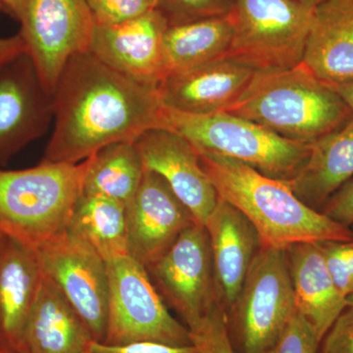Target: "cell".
<instances>
[{"label": "cell", "mask_w": 353, "mask_h": 353, "mask_svg": "<svg viewBox=\"0 0 353 353\" xmlns=\"http://www.w3.org/2000/svg\"><path fill=\"white\" fill-rule=\"evenodd\" d=\"M54 129L41 162L77 164L104 146L159 128L157 87L123 75L90 51L70 58L52 94Z\"/></svg>", "instance_id": "1"}, {"label": "cell", "mask_w": 353, "mask_h": 353, "mask_svg": "<svg viewBox=\"0 0 353 353\" xmlns=\"http://www.w3.org/2000/svg\"><path fill=\"white\" fill-rule=\"evenodd\" d=\"M199 154L218 196L252 223L262 245L285 250L294 243L353 240L350 228L309 208L285 181L232 158Z\"/></svg>", "instance_id": "2"}, {"label": "cell", "mask_w": 353, "mask_h": 353, "mask_svg": "<svg viewBox=\"0 0 353 353\" xmlns=\"http://www.w3.org/2000/svg\"><path fill=\"white\" fill-rule=\"evenodd\" d=\"M225 112L255 123L290 141L313 143L352 119L350 109L303 63L279 71H257Z\"/></svg>", "instance_id": "3"}, {"label": "cell", "mask_w": 353, "mask_h": 353, "mask_svg": "<svg viewBox=\"0 0 353 353\" xmlns=\"http://www.w3.org/2000/svg\"><path fill=\"white\" fill-rule=\"evenodd\" d=\"M90 158L80 163H46L0 168V233L37 250L65 233Z\"/></svg>", "instance_id": "4"}, {"label": "cell", "mask_w": 353, "mask_h": 353, "mask_svg": "<svg viewBox=\"0 0 353 353\" xmlns=\"http://www.w3.org/2000/svg\"><path fill=\"white\" fill-rule=\"evenodd\" d=\"M159 128L180 134L199 153L232 158L285 182L297 175L310 152L311 143L282 138L225 111L194 115L164 108Z\"/></svg>", "instance_id": "5"}, {"label": "cell", "mask_w": 353, "mask_h": 353, "mask_svg": "<svg viewBox=\"0 0 353 353\" xmlns=\"http://www.w3.org/2000/svg\"><path fill=\"white\" fill-rule=\"evenodd\" d=\"M296 311L287 250L262 245L226 314L236 352H268Z\"/></svg>", "instance_id": "6"}, {"label": "cell", "mask_w": 353, "mask_h": 353, "mask_svg": "<svg viewBox=\"0 0 353 353\" xmlns=\"http://www.w3.org/2000/svg\"><path fill=\"white\" fill-rule=\"evenodd\" d=\"M233 39L226 57L257 71L294 68L303 62L314 9L297 0H236Z\"/></svg>", "instance_id": "7"}, {"label": "cell", "mask_w": 353, "mask_h": 353, "mask_svg": "<svg viewBox=\"0 0 353 353\" xmlns=\"http://www.w3.org/2000/svg\"><path fill=\"white\" fill-rule=\"evenodd\" d=\"M108 263V325L103 343L120 345L152 341L192 345L190 330L172 316L145 266L126 254Z\"/></svg>", "instance_id": "8"}, {"label": "cell", "mask_w": 353, "mask_h": 353, "mask_svg": "<svg viewBox=\"0 0 353 353\" xmlns=\"http://www.w3.org/2000/svg\"><path fill=\"white\" fill-rule=\"evenodd\" d=\"M44 87L54 92L65 65L90 50L95 23L87 0H19L13 13Z\"/></svg>", "instance_id": "9"}, {"label": "cell", "mask_w": 353, "mask_h": 353, "mask_svg": "<svg viewBox=\"0 0 353 353\" xmlns=\"http://www.w3.org/2000/svg\"><path fill=\"white\" fill-rule=\"evenodd\" d=\"M164 303L192 331L218 301L208 230L194 224L153 263L145 266Z\"/></svg>", "instance_id": "10"}, {"label": "cell", "mask_w": 353, "mask_h": 353, "mask_svg": "<svg viewBox=\"0 0 353 353\" xmlns=\"http://www.w3.org/2000/svg\"><path fill=\"white\" fill-rule=\"evenodd\" d=\"M43 273L82 318L94 341L103 343L108 325V263L68 232L36 250Z\"/></svg>", "instance_id": "11"}, {"label": "cell", "mask_w": 353, "mask_h": 353, "mask_svg": "<svg viewBox=\"0 0 353 353\" xmlns=\"http://www.w3.org/2000/svg\"><path fill=\"white\" fill-rule=\"evenodd\" d=\"M52 95L27 52L0 66V168L48 132Z\"/></svg>", "instance_id": "12"}, {"label": "cell", "mask_w": 353, "mask_h": 353, "mask_svg": "<svg viewBox=\"0 0 353 353\" xmlns=\"http://www.w3.org/2000/svg\"><path fill=\"white\" fill-rule=\"evenodd\" d=\"M168 21L158 9L113 25H95L90 52L132 80L158 87L166 77Z\"/></svg>", "instance_id": "13"}, {"label": "cell", "mask_w": 353, "mask_h": 353, "mask_svg": "<svg viewBox=\"0 0 353 353\" xmlns=\"http://www.w3.org/2000/svg\"><path fill=\"white\" fill-rule=\"evenodd\" d=\"M194 224V215L168 183L145 169L138 192L127 206L129 255L148 266Z\"/></svg>", "instance_id": "14"}, {"label": "cell", "mask_w": 353, "mask_h": 353, "mask_svg": "<svg viewBox=\"0 0 353 353\" xmlns=\"http://www.w3.org/2000/svg\"><path fill=\"white\" fill-rule=\"evenodd\" d=\"M134 143L145 168L161 176L190 209L197 224L205 227L219 196L194 145L180 134L162 128L143 132Z\"/></svg>", "instance_id": "15"}, {"label": "cell", "mask_w": 353, "mask_h": 353, "mask_svg": "<svg viewBox=\"0 0 353 353\" xmlns=\"http://www.w3.org/2000/svg\"><path fill=\"white\" fill-rule=\"evenodd\" d=\"M255 71L229 58L169 74L157 90L164 108L206 115L226 111L238 101Z\"/></svg>", "instance_id": "16"}, {"label": "cell", "mask_w": 353, "mask_h": 353, "mask_svg": "<svg viewBox=\"0 0 353 353\" xmlns=\"http://www.w3.org/2000/svg\"><path fill=\"white\" fill-rule=\"evenodd\" d=\"M205 228L218 301L227 314L238 299L253 259L263 245L252 223L220 197Z\"/></svg>", "instance_id": "17"}, {"label": "cell", "mask_w": 353, "mask_h": 353, "mask_svg": "<svg viewBox=\"0 0 353 353\" xmlns=\"http://www.w3.org/2000/svg\"><path fill=\"white\" fill-rule=\"evenodd\" d=\"M43 275L36 250L6 236L0 248V347L25 353V327Z\"/></svg>", "instance_id": "18"}, {"label": "cell", "mask_w": 353, "mask_h": 353, "mask_svg": "<svg viewBox=\"0 0 353 353\" xmlns=\"http://www.w3.org/2000/svg\"><path fill=\"white\" fill-rule=\"evenodd\" d=\"M301 63L327 85L353 81V0L316 7Z\"/></svg>", "instance_id": "19"}, {"label": "cell", "mask_w": 353, "mask_h": 353, "mask_svg": "<svg viewBox=\"0 0 353 353\" xmlns=\"http://www.w3.org/2000/svg\"><path fill=\"white\" fill-rule=\"evenodd\" d=\"M92 340L82 318L43 273L25 327V353H85Z\"/></svg>", "instance_id": "20"}, {"label": "cell", "mask_w": 353, "mask_h": 353, "mask_svg": "<svg viewBox=\"0 0 353 353\" xmlns=\"http://www.w3.org/2000/svg\"><path fill=\"white\" fill-rule=\"evenodd\" d=\"M297 311L314 327L320 341L348 305L328 270L317 243L285 248Z\"/></svg>", "instance_id": "21"}, {"label": "cell", "mask_w": 353, "mask_h": 353, "mask_svg": "<svg viewBox=\"0 0 353 353\" xmlns=\"http://www.w3.org/2000/svg\"><path fill=\"white\" fill-rule=\"evenodd\" d=\"M352 178L353 122L350 120L345 126L310 143L307 160L288 183L306 205L320 211Z\"/></svg>", "instance_id": "22"}, {"label": "cell", "mask_w": 353, "mask_h": 353, "mask_svg": "<svg viewBox=\"0 0 353 353\" xmlns=\"http://www.w3.org/2000/svg\"><path fill=\"white\" fill-rule=\"evenodd\" d=\"M67 232L92 248L105 262L129 254L127 208L114 199L82 194Z\"/></svg>", "instance_id": "23"}, {"label": "cell", "mask_w": 353, "mask_h": 353, "mask_svg": "<svg viewBox=\"0 0 353 353\" xmlns=\"http://www.w3.org/2000/svg\"><path fill=\"white\" fill-rule=\"evenodd\" d=\"M233 32L230 15L169 26L164 38L167 75L225 58Z\"/></svg>", "instance_id": "24"}, {"label": "cell", "mask_w": 353, "mask_h": 353, "mask_svg": "<svg viewBox=\"0 0 353 353\" xmlns=\"http://www.w3.org/2000/svg\"><path fill=\"white\" fill-rule=\"evenodd\" d=\"M88 158L83 194L108 197L127 208L136 196L145 170L134 141L111 143Z\"/></svg>", "instance_id": "25"}, {"label": "cell", "mask_w": 353, "mask_h": 353, "mask_svg": "<svg viewBox=\"0 0 353 353\" xmlns=\"http://www.w3.org/2000/svg\"><path fill=\"white\" fill-rule=\"evenodd\" d=\"M236 0H158L157 9L169 26L187 24L210 18L226 17Z\"/></svg>", "instance_id": "26"}, {"label": "cell", "mask_w": 353, "mask_h": 353, "mask_svg": "<svg viewBox=\"0 0 353 353\" xmlns=\"http://www.w3.org/2000/svg\"><path fill=\"white\" fill-rule=\"evenodd\" d=\"M190 333L197 353H236L228 329L226 311L220 303Z\"/></svg>", "instance_id": "27"}, {"label": "cell", "mask_w": 353, "mask_h": 353, "mask_svg": "<svg viewBox=\"0 0 353 353\" xmlns=\"http://www.w3.org/2000/svg\"><path fill=\"white\" fill-rule=\"evenodd\" d=\"M334 285L341 294L353 303V240L317 243Z\"/></svg>", "instance_id": "28"}, {"label": "cell", "mask_w": 353, "mask_h": 353, "mask_svg": "<svg viewBox=\"0 0 353 353\" xmlns=\"http://www.w3.org/2000/svg\"><path fill=\"white\" fill-rule=\"evenodd\" d=\"M158 0H87L95 25H113L157 9Z\"/></svg>", "instance_id": "29"}, {"label": "cell", "mask_w": 353, "mask_h": 353, "mask_svg": "<svg viewBox=\"0 0 353 353\" xmlns=\"http://www.w3.org/2000/svg\"><path fill=\"white\" fill-rule=\"evenodd\" d=\"M320 343L314 327L296 311L284 333L267 353H318Z\"/></svg>", "instance_id": "30"}, {"label": "cell", "mask_w": 353, "mask_h": 353, "mask_svg": "<svg viewBox=\"0 0 353 353\" xmlns=\"http://www.w3.org/2000/svg\"><path fill=\"white\" fill-rule=\"evenodd\" d=\"M320 345L318 353H353V303L343 309Z\"/></svg>", "instance_id": "31"}, {"label": "cell", "mask_w": 353, "mask_h": 353, "mask_svg": "<svg viewBox=\"0 0 353 353\" xmlns=\"http://www.w3.org/2000/svg\"><path fill=\"white\" fill-rule=\"evenodd\" d=\"M85 353H197L194 345L173 347L152 341H138L127 345H112L92 340Z\"/></svg>", "instance_id": "32"}, {"label": "cell", "mask_w": 353, "mask_h": 353, "mask_svg": "<svg viewBox=\"0 0 353 353\" xmlns=\"http://www.w3.org/2000/svg\"><path fill=\"white\" fill-rule=\"evenodd\" d=\"M321 212L343 226H353V178L330 197Z\"/></svg>", "instance_id": "33"}, {"label": "cell", "mask_w": 353, "mask_h": 353, "mask_svg": "<svg viewBox=\"0 0 353 353\" xmlns=\"http://www.w3.org/2000/svg\"><path fill=\"white\" fill-rule=\"evenodd\" d=\"M25 52L27 48L19 34L10 38H0V66Z\"/></svg>", "instance_id": "34"}, {"label": "cell", "mask_w": 353, "mask_h": 353, "mask_svg": "<svg viewBox=\"0 0 353 353\" xmlns=\"http://www.w3.org/2000/svg\"><path fill=\"white\" fill-rule=\"evenodd\" d=\"M333 88L334 92L338 94L339 97L343 99L345 105L350 109V115L353 122V81L352 82L339 83V85H329Z\"/></svg>", "instance_id": "35"}, {"label": "cell", "mask_w": 353, "mask_h": 353, "mask_svg": "<svg viewBox=\"0 0 353 353\" xmlns=\"http://www.w3.org/2000/svg\"><path fill=\"white\" fill-rule=\"evenodd\" d=\"M19 0H0V6L3 8L4 11L13 15L16 7L18 6Z\"/></svg>", "instance_id": "36"}, {"label": "cell", "mask_w": 353, "mask_h": 353, "mask_svg": "<svg viewBox=\"0 0 353 353\" xmlns=\"http://www.w3.org/2000/svg\"><path fill=\"white\" fill-rule=\"evenodd\" d=\"M297 1L303 4V6L308 7V8L315 9L324 0H297Z\"/></svg>", "instance_id": "37"}, {"label": "cell", "mask_w": 353, "mask_h": 353, "mask_svg": "<svg viewBox=\"0 0 353 353\" xmlns=\"http://www.w3.org/2000/svg\"><path fill=\"white\" fill-rule=\"evenodd\" d=\"M0 353H23L18 350H12V348L0 347Z\"/></svg>", "instance_id": "38"}, {"label": "cell", "mask_w": 353, "mask_h": 353, "mask_svg": "<svg viewBox=\"0 0 353 353\" xmlns=\"http://www.w3.org/2000/svg\"><path fill=\"white\" fill-rule=\"evenodd\" d=\"M6 236L3 234L0 233V248H1L2 243L6 240Z\"/></svg>", "instance_id": "39"}, {"label": "cell", "mask_w": 353, "mask_h": 353, "mask_svg": "<svg viewBox=\"0 0 353 353\" xmlns=\"http://www.w3.org/2000/svg\"><path fill=\"white\" fill-rule=\"evenodd\" d=\"M1 11H4V10H3V8H2L1 6H0V12H1Z\"/></svg>", "instance_id": "40"}, {"label": "cell", "mask_w": 353, "mask_h": 353, "mask_svg": "<svg viewBox=\"0 0 353 353\" xmlns=\"http://www.w3.org/2000/svg\"></svg>", "instance_id": "41"}]
</instances>
